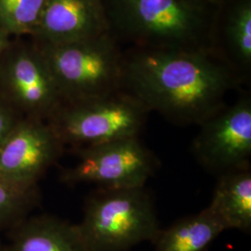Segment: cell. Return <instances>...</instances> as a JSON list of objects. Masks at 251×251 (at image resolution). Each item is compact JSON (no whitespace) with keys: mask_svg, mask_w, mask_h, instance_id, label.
Masks as SVG:
<instances>
[{"mask_svg":"<svg viewBox=\"0 0 251 251\" xmlns=\"http://www.w3.org/2000/svg\"><path fill=\"white\" fill-rule=\"evenodd\" d=\"M240 75L212 50L138 49L125 54L124 89L179 124L200 125L225 105Z\"/></svg>","mask_w":251,"mask_h":251,"instance_id":"cell-1","label":"cell"},{"mask_svg":"<svg viewBox=\"0 0 251 251\" xmlns=\"http://www.w3.org/2000/svg\"><path fill=\"white\" fill-rule=\"evenodd\" d=\"M110 31L138 49L212 50L214 16L207 2L104 0Z\"/></svg>","mask_w":251,"mask_h":251,"instance_id":"cell-2","label":"cell"},{"mask_svg":"<svg viewBox=\"0 0 251 251\" xmlns=\"http://www.w3.org/2000/svg\"><path fill=\"white\" fill-rule=\"evenodd\" d=\"M36 43L63 102L93 99L124 89L125 54L111 32L69 43Z\"/></svg>","mask_w":251,"mask_h":251,"instance_id":"cell-3","label":"cell"},{"mask_svg":"<svg viewBox=\"0 0 251 251\" xmlns=\"http://www.w3.org/2000/svg\"><path fill=\"white\" fill-rule=\"evenodd\" d=\"M77 226L89 251H129L152 242L161 229L144 187L96 190L86 201Z\"/></svg>","mask_w":251,"mask_h":251,"instance_id":"cell-4","label":"cell"},{"mask_svg":"<svg viewBox=\"0 0 251 251\" xmlns=\"http://www.w3.org/2000/svg\"><path fill=\"white\" fill-rule=\"evenodd\" d=\"M150 111L125 89L93 99L63 102L47 122L75 150L138 137Z\"/></svg>","mask_w":251,"mask_h":251,"instance_id":"cell-5","label":"cell"},{"mask_svg":"<svg viewBox=\"0 0 251 251\" xmlns=\"http://www.w3.org/2000/svg\"><path fill=\"white\" fill-rule=\"evenodd\" d=\"M0 95L20 117L48 121L63 100L36 42L11 41L0 57Z\"/></svg>","mask_w":251,"mask_h":251,"instance_id":"cell-6","label":"cell"},{"mask_svg":"<svg viewBox=\"0 0 251 251\" xmlns=\"http://www.w3.org/2000/svg\"><path fill=\"white\" fill-rule=\"evenodd\" d=\"M78 161L61 179L67 184L95 183L99 188L144 187L158 168V160L139 137L77 149Z\"/></svg>","mask_w":251,"mask_h":251,"instance_id":"cell-7","label":"cell"},{"mask_svg":"<svg viewBox=\"0 0 251 251\" xmlns=\"http://www.w3.org/2000/svg\"><path fill=\"white\" fill-rule=\"evenodd\" d=\"M192 151L205 169L219 176L251 169V99L246 94L200 124Z\"/></svg>","mask_w":251,"mask_h":251,"instance_id":"cell-8","label":"cell"},{"mask_svg":"<svg viewBox=\"0 0 251 251\" xmlns=\"http://www.w3.org/2000/svg\"><path fill=\"white\" fill-rule=\"evenodd\" d=\"M63 145L47 121L22 117L0 149V179L32 189Z\"/></svg>","mask_w":251,"mask_h":251,"instance_id":"cell-9","label":"cell"},{"mask_svg":"<svg viewBox=\"0 0 251 251\" xmlns=\"http://www.w3.org/2000/svg\"><path fill=\"white\" fill-rule=\"evenodd\" d=\"M110 31L104 0H46L35 35L37 43L62 44Z\"/></svg>","mask_w":251,"mask_h":251,"instance_id":"cell-10","label":"cell"},{"mask_svg":"<svg viewBox=\"0 0 251 251\" xmlns=\"http://www.w3.org/2000/svg\"><path fill=\"white\" fill-rule=\"evenodd\" d=\"M5 251H89L77 225L39 216L15 225Z\"/></svg>","mask_w":251,"mask_h":251,"instance_id":"cell-11","label":"cell"},{"mask_svg":"<svg viewBox=\"0 0 251 251\" xmlns=\"http://www.w3.org/2000/svg\"><path fill=\"white\" fill-rule=\"evenodd\" d=\"M225 230L251 231V171L246 169L219 176L207 206Z\"/></svg>","mask_w":251,"mask_h":251,"instance_id":"cell-12","label":"cell"},{"mask_svg":"<svg viewBox=\"0 0 251 251\" xmlns=\"http://www.w3.org/2000/svg\"><path fill=\"white\" fill-rule=\"evenodd\" d=\"M224 231L225 227L206 207L160 229L152 243L154 251H205Z\"/></svg>","mask_w":251,"mask_h":251,"instance_id":"cell-13","label":"cell"},{"mask_svg":"<svg viewBox=\"0 0 251 251\" xmlns=\"http://www.w3.org/2000/svg\"><path fill=\"white\" fill-rule=\"evenodd\" d=\"M225 24V41L236 67L250 69L251 65V0H234Z\"/></svg>","mask_w":251,"mask_h":251,"instance_id":"cell-14","label":"cell"},{"mask_svg":"<svg viewBox=\"0 0 251 251\" xmlns=\"http://www.w3.org/2000/svg\"><path fill=\"white\" fill-rule=\"evenodd\" d=\"M46 0H0V27L11 36H33Z\"/></svg>","mask_w":251,"mask_h":251,"instance_id":"cell-15","label":"cell"},{"mask_svg":"<svg viewBox=\"0 0 251 251\" xmlns=\"http://www.w3.org/2000/svg\"><path fill=\"white\" fill-rule=\"evenodd\" d=\"M36 195L35 188H22L0 179V230L22 222Z\"/></svg>","mask_w":251,"mask_h":251,"instance_id":"cell-16","label":"cell"},{"mask_svg":"<svg viewBox=\"0 0 251 251\" xmlns=\"http://www.w3.org/2000/svg\"><path fill=\"white\" fill-rule=\"evenodd\" d=\"M21 118L22 117L0 95V149Z\"/></svg>","mask_w":251,"mask_h":251,"instance_id":"cell-17","label":"cell"},{"mask_svg":"<svg viewBox=\"0 0 251 251\" xmlns=\"http://www.w3.org/2000/svg\"><path fill=\"white\" fill-rule=\"evenodd\" d=\"M10 42V36L0 27V57Z\"/></svg>","mask_w":251,"mask_h":251,"instance_id":"cell-18","label":"cell"},{"mask_svg":"<svg viewBox=\"0 0 251 251\" xmlns=\"http://www.w3.org/2000/svg\"><path fill=\"white\" fill-rule=\"evenodd\" d=\"M209 4L214 5H225V4H231L234 0H206Z\"/></svg>","mask_w":251,"mask_h":251,"instance_id":"cell-19","label":"cell"},{"mask_svg":"<svg viewBox=\"0 0 251 251\" xmlns=\"http://www.w3.org/2000/svg\"><path fill=\"white\" fill-rule=\"evenodd\" d=\"M192 1H195V2H199V3H203V2H207L206 0H192ZM208 3V2H207Z\"/></svg>","mask_w":251,"mask_h":251,"instance_id":"cell-20","label":"cell"},{"mask_svg":"<svg viewBox=\"0 0 251 251\" xmlns=\"http://www.w3.org/2000/svg\"><path fill=\"white\" fill-rule=\"evenodd\" d=\"M0 251H5V249H0Z\"/></svg>","mask_w":251,"mask_h":251,"instance_id":"cell-21","label":"cell"}]
</instances>
